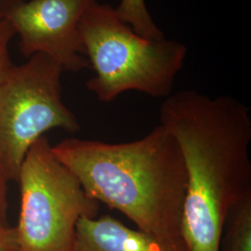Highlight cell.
<instances>
[{
  "label": "cell",
  "instance_id": "cell-1",
  "mask_svg": "<svg viewBox=\"0 0 251 251\" xmlns=\"http://www.w3.org/2000/svg\"><path fill=\"white\" fill-rule=\"evenodd\" d=\"M159 118L186 171L181 237L189 251H220L225 216L251 193L250 108L231 96L179 90L165 98Z\"/></svg>",
  "mask_w": 251,
  "mask_h": 251
},
{
  "label": "cell",
  "instance_id": "cell-2",
  "mask_svg": "<svg viewBox=\"0 0 251 251\" xmlns=\"http://www.w3.org/2000/svg\"><path fill=\"white\" fill-rule=\"evenodd\" d=\"M52 151L89 198L123 213L139 230L181 237L186 171L177 142L161 124L133 142L69 138Z\"/></svg>",
  "mask_w": 251,
  "mask_h": 251
},
{
  "label": "cell",
  "instance_id": "cell-3",
  "mask_svg": "<svg viewBox=\"0 0 251 251\" xmlns=\"http://www.w3.org/2000/svg\"><path fill=\"white\" fill-rule=\"evenodd\" d=\"M79 35L84 56L95 73L87 88L102 102L131 90L167 98L187 55V47L176 40L138 35L115 7L99 0L84 13Z\"/></svg>",
  "mask_w": 251,
  "mask_h": 251
},
{
  "label": "cell",
  "instance_id": "cell-4",
  "mask_svg": "<svg viewBox=\"0 0 251 251\" xmlns=\"http://www.w3.org/2000/svg\"><path fill=\"white\" fill-rule=\"evenodd\" d=\"M17 182L18 251H72L77 222L82 217H97L100 203L86 195L72 172L56 157L46 136L28 150Z\"/></svg>",
  "mask_w": 251,
  "mask_h": 251
},
{
  "label": "cell",
  "instance_id": "cell-5",
  "mask_svg": "<svg viewBox=\"0 0 251 251\" xmlns=\"http://www.w3.org/2000/svg\"><path fill=\"white\" fill-rule=\"evenodd\" d=\"M62 66L44 54L12 65L0 85V163L17 181L28 150L47 131L80 125L62 96Z\"/></svg>",
  "mask_w": 251,
  "mask_h": 251
},
{
  "label": "cell",
  "instance_id": "cell-6",
  "mask_svg": "<svg viewBox=\"0 0 251 251\" xmlns=\"http://www.w3.org/2000/svg\"><path fill=\"white\" fill-rule=\"evenodd\" d=\"M96 1H21L4 8L3 18L19 36V48L25 57L44 54L63 71L78 72L90 67L81 44L79 23Z\"/></svg>",
  "mask_w": 251,
  "mask_h": 251
},
{
  "label": "cell",
  "instance_id": "cell-7",
  "mask_svg": "<svg viewBox=\"0 0 251 251\" xmlns=\"http://www.w3.org/2000/svg\"><path fill=\"white\" fill-rule=\"evenodd\" d=\"M72 251H189L182 237H162L134 230L112 216L82 217Z\"/></svg>",
  "mask_w": 251,
  "mask_h": 251
},
{
  "label": "cell",
  "instance_id": "cell-8",
  "mask_svg": "<svg viewBox=\"0 0 251 251\" xmlns=\"http://www.w3.org/2000/svg\"><path fill=\"white\" fill-rule=\"evenodd\" d=\"M220 251H251V193L231 206L225 216Z\"/></svg>",
  "mask_w": 251,
  "mask_h": 251
},
{
  "label": "cell",
  "instance_id": "cell-9",
  "mask_svg": "<svg viewBox=\"0 0 251 251\" xmlns=\"http://www.w3.org/2000/svg\"><path fill=\"white\" fill-rule=\"evenodd\" d=\"M116 10L120 20L138 35L154 40L165 38L163 32L152 20L144 0H120Z\"/></svg>",
  "mask_w": 251,
  "mask_h": 251
},
{
  "label": "cell",
  "instance_id": "cell-10",
  "mask_svg": "<svg viewBox=\"0 0 251 251\" xmlns=\"http://www.w3.org/2000/svg\"><path fill=\"white\" fill-rule=\"evenodd\" d=\"M15 36L9 22L4 18L0 19V85L13 65L10 60L9 45Z\"/></svg>",
  "mask_w": 251,
  "mask_h": 251
},
{
  "label": "cell",
  "instance_id": "cell-11",
  "mask_svg": "<svg viewBox=\"0 0 251 251\" xmlns=\"http://www.w3.org/2000/svg\"><path fill=\"white\" fill-rule=\"evenodd\" d=\"M0 251H18L15 227L0 225Z\"/></svg>",
  "mask_w": 251,
  "mask_h": 251
},
{
  "label": "cell",
  "instance_id": "cell-12",
  "mask_svg": "<svg viewBox=\"0 0 251 251\" xmlns=\"http://www.w3.org/2000/svg\"><path fill=\"white\" fill-rule=\"evenodd\" d=\"M9 176L2 164L0 163V225H6V213H7V190Z\"/></svg>",
  "mask_w": 251,
  "mask_h": 251
},
{
  "label": "cell",
  "instance_id": "cell-13",
  "mask_svg": "<svg viewBox=\"0 0 251 251\" xmlns=\"http://www.w3.org/2000/svg\"><path fill=\"white\" fill-rule=\"evenodd\" d=\"M2 1L3 0H0V19L3 18V9H4V7L2 5Z\"/></svg>",
  "mask_w": 251,
  "mask_h": 251
}]
</instances>
